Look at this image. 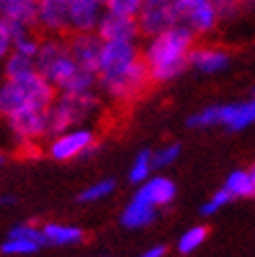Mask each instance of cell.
<instances>
[{
	"label": "cell",
	"mask_w": 255,
	"mask_h": 257,
	"mask_svg": "<svg viewBox=\"0 0 255 257\" xmlns=\"http://www.w3.org/2000/svg\"><path fill=\"white\" fill-rule=\"evenodd\" d=\"M46 245H75L84 238V232L75 226H63V224H46L44 226Z\"/></svg>",
	"instance_id": "ac0fdd59"
},
{
	"label": "cell",
	"mask_w": 255,
	"mask_h": 257,
	"mask_svg": "<svg viewBox=\"0 0 255 257\" xmlns=\"http://www.w3.org/2000/svg\"><path fill=\"white\" fill-rule=\"evenodd\" d=\"M38 249H40V245L34 240H25V238H7L3 242V247H0V251H3L5 255H30V253H36Z\"/></svg>",
	"instance_id": "cb8c5ba5"
},
{
	"label": "cell",
	"mask_w": 255,
	"mask_h": 257,
	"mask_svg": "<svg viewBox=\"0 0 255 257\" xmlns=\"http://www.w3.org/2000/svg\"><path fill=\"white\" fill-rule=\"evenodd\" d=\"M11 238H25V240H34L38 245H46V236H44V230H38L36 226H30V224H21V226H15L9 232Z\"/></svg>",
	"instance_id": "484cf974"
},
{
	"label": "cell",
	"mask_w": 255,
	"mask_h": 257,
	"mask_svg": "<svg viewBox=\"0 0 255 257\" xmlns=\"http://www.w3.org/2000/svg\"><path fill=\"white\" fill-rule=\"evenodd\" d=\"M163 255H165V247H163V245H159V247H153V249L145 251L140 257H163Z\"/></svg>",
	"instance_id": "f546056e"
},
{
	"label": "cell",
	"mask_w": 255,
	"mask_h": 257,
	"mask_svg": "<svg viewBox=\"0 0 255 257\" xmlns=\"http://www.w3.org/2000/svg\"><path fill=\"white\" fill-rule=\"evenodd\" d=\"M174 197H176V186L168 178H151L136 192V199L153 205V207L155 205H168L174 201Z\"/></svg>",
	"instance_id": "9a60e30c"
},
{
	"label": "cell",
	"mask_w": 255,
	"mask_h": 257,
	"mask_svg": "<svg viewBox=\"0 0 255 257\" xmlns=\"http://www.w3.org/2000/svg\"><path fill=\"white\" fill-rule=\"evenodd\" d=\"M34 3H38V0H34Z\"/></svg>",
	"instance_id": "d590c367"
},
{
	"label": "cell",
	"mask_w": 255,
	"mask_h": 257,
	"mask_svg": "<svg viewBox=\"0 0 255 257\" xmlns=\"http://www.w3.org/2000/svg\"><path fill=\"white\" fill-rule=\"evenodd\" d=\"M115 190V180H100V182L88 186L86 190H82L78 195V201L80 203H94L98 199H105L107 195H111V192Z\"/></svg>",
	"instance_id": "7402d4cb"
},
{
	"label": "cell",
	"mask_w": 255,
	"mask_h": 257,
	"mask_svg": "<svg viewBox=\"0 0 255 257\" xmlns=\"http://www.w3.org/2000/svg\"><path fill=\"white\" fill-rule=\"evenodd\" d=\"M180 155V145H168L159 149L157 153H153V168H168L170 163H174Z\"/></svg>",
	"instance_id": "83f0119b"
},
{
	"label": "cell",
	"mask_w": 255,
	"mask_h": 257,
	"mask_svg": "<svg viewBox=\"0 0 255 257\" xmlns=\"http://www.w3.org/2000/svg\"><path fill=\"white\" fill-rule=\"evenodd\" d=\"M151 170H153V153L145 149V151L138 153V157H136V161L132 165L130 180H132L134 184L145 182V180L149 178V174H151Z\"/></svg>",
	"instance_id": "603a6c76"
},
{
	"label": "cell",
	"mask_w": 255,
	"mask_h": 257,
	"mask_svg": "<svg viewBox=\"0 0 255 257\" xmlns=\"http://www.w3.org/2000/svg\"><path fill=\"white\" fill-rule=\"evenodd\" d=\"M215 5H224V3H230V0H213Z\"/></svg>",
	"instance_id": "d6a6232c"
},
{
	"label": "cell",
	"mask_w": 255,
	"mask_h": 257,
	"mask_svg": "<svg viewBox=\"0 0 255 257\" xmlns=\"http://www.w3.org/2000/svg\"><path fill=\"white\" fill-rule=\"evenodd\" d=\"M50 109V107H48ZM48 109L46 107H28L9 115V125L17 140H36L48 134Z\"/></svg>",
	"instance_id": "ba28073f"
},
{
	"label": "cell",
	"mask_w": 255,
	"mask_h": 257,
	"mask_svg": "<svg viewBox=\"0 0 255 257\" xmlns=\"http://www.w3.org/2000/svg\"><path fill=\"white\" fill-rule=\"evenodd\" d=\"M220 207H218V205H213V203H207V205H203V209H201V213L203 215H211V213H215V211H218Z\"/></svg>",
	"instance_id": "4dcf8cb0"
},
{
	"label": "cell",
	"mask_w": 255,
	"mask_h": 257,
	"mask_svg": "<svg viewBox=\"0 0 255 257\" xmlns=\"http://www.w3.org/2000/svg\"><path fill=\"white\" fill-rule=\"evenodd\" d=\"M36 69L40 71L44 78L59 88L61 92L65 90L71 80L80 73V65L71 57L69 44L63 36H48L46 40L40 42L36 55Z\"/></svg>",
	"instance_id": "277c9868"
},
{
	"label": "cell",
	"mask_w": 255,
	"mask_h": 257,
	"mask_svg": "<svg viewBox=\"0 0 255 257\" xmlns=\"http://www.w3.org/2000/svg\"><path fill=\"white\" fill-rule=\"evenodd\" d=\"M140 7H143V0H105V9L109 13L123 17H136Z\"/></svg>",
	"instance_id": "d4e9b609"
},
{
	"label": "cell",
	"mask_w": 255,
	"mask_h": 257,
	"mask_svg": "<svg viewBox=\"0 0 255 257\" xmlns=\"http://www.w3.org/2000/svg\"><path fill=\"white\" fill-rule=\"evenodd\" d=\"M230 199H232L230 192H228L226 188H222V190H218V192H215V195H213L211 203H213V205H218V207H224V205H226L228 201H230Z\"/></svg>",
	"instance_id": "f1b7e54d"
},
{
	"label": "cell",
	"mask_w": 255,
	"mask_h": 257,
	"mask_svg": "<svg viewBox=\"0 0 255 257\" xmlns=\"http://www.w3.org/2000/svg\"><path fill=\"white\" fill-rule=\"evenodd\" d=\"M13 203H15V197H9V195L0 197V205H13Z\"/></svg>",
	"instance_id": "1f68e13d"
},
{
	"label": "cell",
	"mask_w": 255,
	"mask_h": 257,
	"mask_svg": "<svg viewBox=\"0 0 255 257\" xmlns=\"http://www.w3.org/2000/svg\"><path fill=\"white\" fill-rule=\"evenodd\" d=\"M188 63L203 73H215L228 65V55L218 48H195L190 50Z\"/></svg>",
	"instance_id": "2e32d148"
},
{
	"label": "cell",
	"mask_w": 255,
	"mask_h": 257,
	"mask_svg": "<svg viewBox=\"0 0 255 257\" xmlns=\"http://www.w3.org/2000/svg\"><path fill=\"white\" fill-rule=\"evenodd\" d=\"M255 121V98L247 102H234V105L218 107V123H224L230 130H243Z\"/></svg>",
	"instance_id": "5bb4252c"
},
{
	"label": "cell",
	"mask_w": 255,
	"mask_h": 257,
	"mask_svg": "<svg viewBox=\"0 0 255 257\" xmlns=\"http://www.w3.org/2000/svg\"><path fill=\"white\" fill-rule=\"evenodd\" d=\"M3 71L5 78H21V75H28L32 71H36V59L21 55L17 50H11L9 57L3 61Z\"/></svg>",
	"instance_id": "d6986e66"
},
{
	"label": "cell",
	"mask_w": 255,
	"mask_h": 257,
	"mask_svg": "<svg viewBox=\"0 0 255 257\" xmlns=\"http://www.w3.org/2000/svg\"><path fill=\"white\" fill-rule=\"evenodd\" d=\"M55 98V86L38 69L21 78H5V82L0 84V115L9 117L28 107L48 109Z\"/></svg>",
	"instance_id": "3957f363"
},
{
	"label": "cell",
	"mask_w": 255,
	"mask_h": 257,
	"mask_svg": "<svg viewBox=\"0 0 255 257\" xmlns=\"http://www.w3.org/2000/svg\"><path fill=\"white\" fill-rule=\"evenodd\" d=\"M138 30L145 36H157L178 25L176 0H143L138 11Z\"/></svg>",
	"instance_id": "52a82bcc"
},
{
	"label": "cell",
	"mask_w": 255,
	"mask_h": 257,
	"mask_svg": "<svg viewBox=\"0 0 255 257\" xmlns=\"http://www.w3.org/2000/svg\"><path fill=\"white\" fill-rule=\"evenodd\" d=\"M13 36H15L13 23L0 17V63L9 57V53L13 50Z\"/></svg>",
	"instance_id": "4316f807"
},
{
	"label": "cell",
	"mask_w": 255,
	"mask_h": 257,
	"mask_svg": "<svg viewBox=\"0 0 255 257\" xmlns=\"http://www.w3.org/2000/svg\"><path fill=\"white\" fill-rule=\"evenodd\" d=\"M232 197H249L255 195V184H253V176L251 172H232L226 180V186H224Z\"/></svg>",
	"instance_id": "ffe728a7"
},
{
	"label": "cell",
	"mask_w": 255,
	"mask_h": 257,
	"mask_svg": "<svg viewBox=\"0 0 255 257\" xmlns=\"http://www.w3.org/2000/svg\"><path fill=\"white\" fill-rule=\"evenodd\" d=\"M105 0H69V32H96Z\"/></svg>",
	"instance_id": "8fae6325"
},
{
	"label": "cell",
	"mask_w": 255,
	"mask_h": 257,
	"mask_svg": "<svg viewBox=\"0 0 255 257\" xmlns=\"http://www.w3.org/2000/svg\"><path fill=\"white\" fill-rule=\"evenodd\" d=\"M98 109V98L92 92H61L48 109V134L59 136L73 125L86 121Z\"/></svg>",
	"instance_id": "5b68a950"
},
{
	"label": "cell",
	"mask_w": 255,
	"mask_h": 257,
	"mask_svg": "<svg viewBox=\"0 0 255 257\" xmlns=\"http://www.w3.org/2000/svg\"><path fill=\"white\" fill-rule=\"evenodd\" d=\"M153 220H155V207L136 197L121 213V224L125 228H143V226H149Z\"/></svg>",
	"instance_id": "e0dca14e"
},
{
	"label": "cell",
	"mask_w": 255,
	"mask_h": 257,
	"mask_svg": "<svg viewBox=\"0 0 255 257\" xmlns=\"http://www.w3.org/2000/svg\"><path fill=\"white\" fill-rule=\"evenodd\" d=\"M0 165H3V153H0Z\"/></svg>",
	"instance_id": "e575fe53"
},
{
	"label": "cell",
	"mask_w": 255,
	"mask_h": 257,
	"mask_svg": "<svg viewBox=\"0 0 255 257\" xmlns=\"http://www.w3.org/2000/svg\"><path fill=\"white\" fill-rule=\"evenodd\" d=\"M67 44L71 50V57L75 63L86 69L98 73V61H100V50H103V40L94 32H73L71 38H67Z\"/></svg>",
	"instance_id": "30bf717a"
},
{
	"label": "cell",
	"mask_w": 255,
	"mask_h": 257,
	"mask_svg": "<svg viewBox=\"0 0 255 257\" xmlns=\"http://www.w3.org/2000/svg\"><path fill=\"white\" fill-rule=\"evenodd\" d=\"M36 28L48 36H63L69 32V0H38Z\"/></svg>",
	"instance_id": "9c48e42d"
},
{
	"label": "cell",
	"mask_w": 255,
	"mask_h": 257,
	"mask_svg": "<svg viewBox=\"0 0 255 257\" xmlns=\"http://www.w3.org/2000/svg\"><path fill=\"white\" fill-rule=\"evenodd\" d=\"M195 34L184 25H174L157 36H153L147 46L145 61L153 82H170L180 75L188 65V55L193 48Z\"/></svg>",
	"instance_id": "7a4b0ae2"
},
{
	"label": "cell",
	"mask_w": 255,
	"mask_h": 257,
	"mask_svg": "<svg viewBox=\"0 0 255 257\" xmlns=\"http://www.w3.org/2000/svg\"><path fill=\"white\" fill-rule=\"evenodd\" d=\"M94 143V136L90 130H67L50 143V157L57 161H69L73 157H80L84 149Z\"/></svg>",
	"instance_id": "7c38bea8"
},
{
	"label": "cell",
	"mask_w": 255,
	"mask_h": 257,
	"mask_svg": "<svg viewBox=\"0 0 255 257\" xmlns=\"http://www.w3.org/2000/svg\"><path fill=\"white\" fill-rule=\"evenodd\" d=\"M178 25H184L193 34H209L218 23V7L213 0H176Z\"/></svg>",
	"instance_id": "8992f818"
},
{
	"label": "cell",
	"mask_w": 255,
	"mask_h": 257,
	"mask_svg": "<svg viewBox=\"0 0 255 257\" xmlns=\"http://www.w3.org/2000/svg\"><path fill=\"white\" fill-rule=\"evenodd\" d=\"M207 238V228L205 226H195V228H190L186 230V232L180 236V240H178V251L188 255V253H193L195 249H199L203 245V240Z\"/></svg>",
	"instance_id": "44dd1931"
},
{
	"label": "cell",
	"mask_w": 255,
	"mask_h": 257,
	"mask_svg": "<svg viewBox=\"0 0 255 257\" xmlns=\"http://www.w3.org/2000/svg\"><path fill=\"white\" fill-rule=\"evenodd\" d=\"M251 176H255V165H253V170H251Z\"/></svg>",
	"instance_id": "836d02e7"
},
{
	"label": "cell",
	"mask_w": 255,
	"mask_h": 257,
	"mask_svg": "<svg viewBox=\"0 0 255 257\" xmlns=\"http://www.w3.org/2000/svg\"><path fill=\"white\" fill-rule=\"evenodd\" d=\"M138 23L134 21V17H123V15H115V13L105 11V15L100 17L96 34L103 42H111V40H130L134 42L138 36Z\"/></svg>",
	"instance_id": "4fadbf2b"
},
{
	"label": "cell",
	"mask_w": 255,
	"mask_h": 257,
	"mask_svg": "<svg viewBox=\"0 0 255 257\" xmlns=\"http://www.w3.org/2000/svg\"><path fill=\"white\" fill-rule=\"evenodd\" d=\"M151 73L147 61L138 55L134 42L111 40L103 42L98 61L96 84L115 100L136 98L147 90Z\"/></svg>",
	"instance_id": "6da1fadb"
}]
</instances>
